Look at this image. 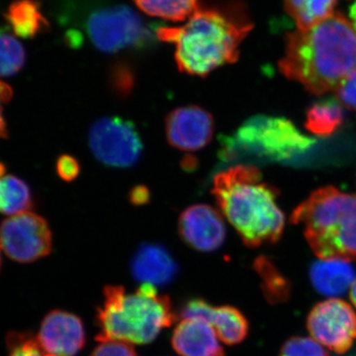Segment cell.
Segmentation results:
<instances>
[{
    "instance_id": "6da1fadb",
    "label": "cell",
    "mask_w": 356,
    "mask_h": 356,
    "mask_svg": "<svg viewBox=\"0 0 356 356\" xmlns=\"http://www.w3.org/2000/svg\"><path fill=\"white\" fill-rule=\"evenodd\" d=\"M356 67V32L350 21L332 13L308 29L287 35L280 72L321 95L336 90Z\"/></svg>"
},
{
    "instance_id": "7a4b0ae2",
    "label": "cell",
    "mask_w": 356,
    "mask_h": 356,
    "mask_svg": "<svg viewBox=\"0 0 356 356\" xmlns=\"http://www.w3.org/2000/svg\"><path fill=\"white\" fill-rule=\"evenodd\" d=\"M252 27L238 6H200L184 25L159 28L156 36L175 44V63L180 72L205 77L238 60L241 44Z\"/></svg>"
},
{
    "instance_id": "3957f363",
    "label": "cell",
    "mask_w": 356,
    "mask_h": 356,
    "mask_svg": "<svg viewBox=\"0 0 356 356\" xmlns=\"http://www.w3.org/2000/svg\"><path fill=\"white\" fill-rule=\"evenodd\" d=\"M212 193L243 243L257 248L280 240L285 219L276 203L278 191L262 181L254 165H238L215 175Z\"/></svg>"
},
{
    "instance_id": "277c9868",
    "label": "cell",
    "mask_w": 356,
    "mask_h": 356,
    "mask_svg": "<svg viewBox=\"0 0 356 356\" xmlns=\"http://www.w3.org/2000/svg\"><path fill=\"white\" fill-rule=\"evenodd\" d=\"M170 299L158 287L142 284L134 292L119 285L104 288V301L97 309V341H117L130 344L152 343L175 322Z\"/></svg>"
},
{
    "instance_id": "5b68a950",
    "label": "cell",
    "mask_w": 356,
    "mask_h": 356,
    "mask_svg": "<svg viewBox=\"0 0 356 356\" xmlns=\"http://www.w3.org/2000/svg\"><path fill=\"white\" fill-rule=\"evenodd\" d=\"M291 222L303 225L318 259H356V194L332 186L318 189L293 211Z\"/></svg>"
},
{
    "instance_id": "8992f818",
    "label": "cell",
    "mask_w": 356,
    "mask_h": 356,
    "mask_svg": "<svg viewBox=\"0 0 356 356\" xmlns=\"http://www.w3.org/2000/svg\"><path fill=\"white\" fill-rule=\"evenodd\" d=\"M314 144L287 119L257 116L222 138L219 156L227 163L248 156L280 161L305 153Z\"/></svg>"
},
{
    "instance_id": "52a82bcc",
    "label": "cell",
    "mask_w": 356,
    "mask_h": 356,
    "mask_svg": "<svg viewBox=\"0 0 356 356\" xmlns=\"http://www.w3.org/2000/svg\"><path fill=\"white\" fill-rule=\"evenodd\" d=\"M86 32L93 47L105 54L143 48L153 41L142 18L126 6L96 9L86 20Z\"/></svg>"
},
{
    "instance_id": "ba28073f",
    "label": "cell",
    "mask_w": 356,
    "mask_h": 356,
    "mask_svg": "<svg viewBox=\"0 0 356 356\" xmlns=\"http://www.w3.org/2000/svg\"><path fill=\"white\" fill-rule=\"evenodd\" d=\"M91 153L103 165L128 168L140 161L144 144L135 124L119 116L103 117L88 132Z\"/></svg>"
},
{
    "instance_id": "9c48e42d",
    "label": "cell",
    "mask_w": 356,
    "mask_h": 356,
    "mask_svg": "<svg viewBox=\"0 0 356 356\" xmlns=\"http://www.w3.org/2000/svg\"><path fill=\"white\" fill-rule=\"evenodd\" d=\"M53 236L43 217L28 212L7 218L0 225V248L14 261L29 264L50 254Z\"/></svg>"
},
{
    "instance_id": "30bf717a",
    "label": "cell",
    "mask_w": 356,
    "mask_h": 356,
    "mask_svg": "<svg viewBox=\"0 0 356 356\" xmlns=\"http://www.w3.org/2000/svg\"><path fill=\"white\" fill-rule=\"evenodd\" d=\"M307 329L312 339L323 346L343 355L356 341V313L350 304L339 298H330L313 307Z\"/></svg>"
},
{
    "instance_id": "8fae6325",
    "label": "cell",
    "mask_w": 356,
    "mask_h": 356,
    "mask_svg": "<svg viewBox=\"0 0 356 356\" xmlns=\"http://www.w3.org/2000/svg\"><path fill=\"white\" fill-rule=\"evenodd\" d=\"M168 144L182 152H197L212 140L215 123L212 115L197 105L178 107L165 119Z\"/></svg>"
},
{
    "instance_id": "7c38bea8",
    "label": "cell",
    "mask_w": 356,
    "mask_h": 356,
    "mask_svg": "<svg viewBox=\"0 0 356 356\" xmlns=\"http://www.w3.org/2000/svg\"><path fill=\"white\" fill-rule=\"evenodd\" d=\"M36 339L44 356H76L86 344V330L74 314L54 310L44 318Z\"/></svg>"
},
{
    "instance_id": "4fadbf2b",
    "label": "cell",
    "mask_w": 356,
    "mask_h": 356,
    "mask_svg": "<svg viewBox=\"0 0 356 356\" xmlns=\"http://www.w3.org/2000/svg\"><path fill=\"white\" fill-rule=\"evenodd\" d=\"M178 232L187 245L200 252H214L226 240L224 219L207 204L186 208L178 219Z\"/></svg>"
},
{
    "instance_id": "5bb4252c",
    "label": "cell",
    "mask_w": 356,
    "mask_h": 356,
    "mask_svg": "<svg viewBox=\"0 0 356 356\" xmlns=\"http://www.w3.org/2000/svg\"><path fill=\"white\" fill-rule=\"evenodd\" d=\"M181 318H203L212 325L220 341L228 346L243 343L250 331L247 318L238 309L233 306H212L199 298L184 304Z\"/></svg>"
},
{
    "instance_id": "9a60e30c",
    "label": "cell",
    "mask_w": 356,
    "mask_h": 356,
    "mask_svg": "<svg viewBox=\"0 0 356 356\" xmlns=\"http://www.w3.org/2000/svg\"><path fill=\"white\" fill-rule=\"evenodd\" d=\"M219 337L203 318H181L172 337L173 350L180 356H225Z\"/></svg>"
},
{
    "instance_id": "2e32d148",
    "label": "cell",
    "mask_w": 356,
    "mask_h": 356,
    "mask_svg": "<svg viewBox=\"0 0 356 356\" xmlns=\"http://www.w3.org/2000/svg\"><path fill=\"white\" fill-rule=\"evenodd\" d=\"M134 278L142 284L158 287L175 280L178 266L170 252L158 243H144L131 261Z\"/></svg>"
},
{
    "instance_id": "e0dca14e",
    "label": "cell",
    "mask_w": 356,
    "mask_h": 356,
    "mask_svg": "<svg viewBox=\"0 0 356 356\" xmlns=\"http://www.w3.org/2000/svg\"><path fill=\"white\" fill-rule=\"evenodd\" d=\"M310 280L320 294L337 298L355 282V267L344 259H322L312 264Z\"/></svg>"
},
{
    "instance_id": "ac0fdd59",
    "label": "cell",
    "mask_w": 356,
    "mask_h": 356,
    "mask_svg": "<svg viewBox=\"0 0 356 356\" xmlns=\"http://www.w3.org/2000/svg\"><path fill=\"white\" fill-rule=\"evenodd\" d=\"M6 18L13 32L23 39H31L49 27L36 0H16L7 9Z\"/></svg>"
},
{
    "instance_id": "d6986e66",
    "label": "cell",
    "mask_w": 356,
    "mask_h": 356,
    "mask_svg": "<svg viewBox=\"0 0 356 356\" xmlns=\"http://www.w3.org/2000/svg\"><path fill=\"white\" fill-rule=\"evenodd\" d=\"M33 207L31 191L26 182L7 172L0 163V213L14 216L28 212Z\"/></svg>"
},
{
    "instance_id": "ffe728a7",
    "label": "cell",
    "mask_w": 356,
    "mask_h": 356,
    "mask_svg": "<svg viewBox=\"0 0 356 356\" xmlns=\"http://www.w3.org/2000/svg\"><path fill=\"white\" fill-rule=\"evenodd\" d=\"M343 118L341 103L332 99L323 100L307 112L306 128L314 135L327 137L341 127Z\"/></svg>"
},
{
    "instance_id": "44dd1931",
    "label": "cell",
    "mask_w": 356,
    "mask_h": 356,
    "mask_svg": "<svg viewBox=\"0 0 356 356\" xmlns=\"http://www.w3.org/2000/svg\"><path fill=\"white\" fill-rule=\"evenodd\" d=\"M140 11L172 22L188 20L200 7L199 0H134Z\"/></svg>"
},
{
    "instance_id": "7402d4cb",
    "label": "cell",
    "mask_w": 356,
    "mask_h": 356,
    "mask_svg": "<svg viewBox=\"0 0 356 356\" xmlns=\"http://www.w3.org/2000/svg\"><path fill=\"white\" fill-rule=\"evenodd\" d=\"M339 0H285V9L298 29H308L332 15Z\"/></svg>"
},
{
    "instance_id": "603a6c76",
    "label": "cell",
    "mask_w": 356,
    "mask_h": 356,
    "mask_svg": "<svg viewBox=\"0 0 356 356\" xmlns=\"http://www.w3.org/2000/svg\"><path fill=\"white\" fill-rule=\"evenodd\" d=\"M254 268L262 280V289L270 302H282L289 295L290 287L284 276L266 257H261L254 262Z\"/></svg>"
},
{
    "instance_id": "cb8c5ba5",
    "label": "cell",
    "mask_w": 356,
    "mask_h": 356,
    "mask_svg": "<svg viewBox=\"0 0 356 356\" xmlns=\"http://www.w3.org/2000/svg\"><path fill=\"white\" fill-rule=\"evenodd\" d=\"M24 47L13 35L0 30V76L17 74L24 67Z\"/></svg>"
},
{
    "instance_id": "d4e9b609",
    "label": "cell",
    "mask_w": 356,
    "mask_h": 356,
    "mask_svg": "<svg viewBox=\"0 0 356 356\" xmlns=\"http://www.w3.org/2000/svg\"><path fill=\"white\" fill-rule=\"evenodd\" d=\"M280 356H330L327 350L312 337H294L281 348Z\"/></svg>"
},
{
    "instance_id": "484cf974",
    "label": "cell",
    "mask_w": 356,
    "mask_h": 356,
    "mask_svg": "<svg viewBox=\"0 0 356 356\" xmlns=\"http://www.w3.org/2000/svg\"><path fill=\"white\" fill-rule=\"evenodd\" d=\"M9 356H44L37 339L27 332H10L7 337Z\"/></svg>"
},
{
    "instance_id": "4316f807",
    "label": "cell",
    "mask_w": 356,
    "mask_h": 356,
    "mask_svg": "<svg viewBox=\"0 0 356 356\" xmlns=\"http://www.w3.org/2000/svg\"><path fill=\"white\" fill-rule=\"evenodd\" d=\"M337 99L344 106L356 111V67L351 70L336 88Z\"/></svg>"
},
{
    "instance_id": "83f0119b",
    "label": "cell",
    "mask_w": 356,
    "mask_h": 356,
    "mask_svg": "<svg viewBox=\"0 0 356 356\" xmlns=\"http://www.w3.org/2000/svg\"><path fill=\"white\" fill-rule=\"evenodd\" d=\"M90 356H138L132 344L117 341H102Z\"/></svg>"
},
{
    "instance_id": "f1b7e54d",
    "label": "cell",
    "mask_w": 356,
    "mask_h": 356,
    "mask_svg": "<svg viewBox=\"0 0 356 356\" xmlns=\"http://www.w3.org/2000/svg\"><path fill=\"white\" fill-rule=\"evenodd\" d=\"M135 76L132 70L126 65H117L111 72L112 88L121 95H126L132 90Z\"/></svg>"
},
{
    "instance_id": "f546056e",
    "label": "cell",
    "mask_w": 356,
    "mask_h": 356,
    "mask_svg": "<svg viewBox=\"0 0 356 356\" xmlns=\"http://www.w3.org/2000/svg\"><path fill=\"white\" fill-rule=\"evenodd\" d=\"M57 172L58 177L63 180L70 182L79 177V172H81V166L74 156L63 154L57 161Z\"/></svg>"
},
{
    "instance_id": "4dcf8cb0",
    "label": "cell",
    "mask_w": 356,
    "mask_h": 356,
    "mask_svg": "<svg viewBox=\"0 0 356 356\" xmlns=\"http://www.w3.org/2000/svg\"><path fill=\"white\" fill-rule=\"evenodd\" d=\"M13 96V91L8 84L0 81V138L6 139L8 137L6 123L3 117V106L7 102H10Z\"/></svg>"
},
{
    "instance_id": "1f68e13d",
    "label": "cell",
    "mask_w": 356,
    "mask_h": 356,
    "mask_svg": "<svg viewBox=\"0 0 356 356\" xmlns=\"http://www.w3.org/2000/svg\"><path fill=\"white\" fill-rule=\"evenodd\" d=\"M149 197H151V194H149V189L143 185L136 186L130 193V200L134 205H145L149 202Z\"/></svg>"
},
{
    "instance_id": "d6a6232c",
    "label": "cell",
    "mask_w": 356,
    "mask_h": 356,
    "mask_svg": "<svg viewBox=\"0 0 356 356\" xmlns=\"http://www.w3.org/2000/svg\"><path fill=\"white\" fill-rule=\"evenodd\" d=\"M350 17L351 25H353V29L356 32V1L350 7Z\"/></svg>"
},
{
    "instance_id": "836d02e7",
    "label": "cell",
    "mask_w": 356,
    "mask_h": 356,
    "mask_svg": "<svg viewBox=\"0 0 356 356\" xmlns=\"http://www.w3.org/2000/svg\"><path fill=\"white\" fill-rule=\"evenodd\" d=\"M350 297L351 300V303L353 304V306L356 308V280L353 284L351 285L350 290Z\"/></svg>"
},
{
    "instance_id": "e575fe53",
    "label": "cell",
    "mask_w": 356,
    "mask_h": 356,
    "mask_svg": "<svg viewBox=\"0 0 356 356\" xmlns=\"http://www.w3.org/2000/svg\"><path fill=\"white\" fill-rule=\"evenodd\" d=\"M0 264H1V257H0Z\"/></svg>"
}]
</instances>
